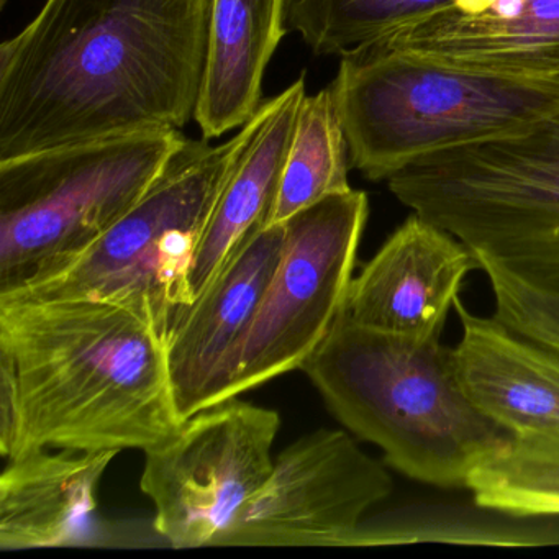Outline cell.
I'll use <instances>...</instances> for the list:
<instances>
[{"label": "cell", "instance_id": "obj_23", "mask_svg": "<svg viewBox=\"0 0 559 559\" xmlns=\"http://www.w3.org/2000/svg\"><path fill=\"white\" fill-rule=\"evenodd\" d=\"M22 431L21 392L14 368L0 355V454L4 460L14 456Z\"/></svg>", "mask_w": 559, "mask_h": 559}, {"label": "cell", "instance_id": "obj_3", "mask_svg": "<svg viewBox=\"0 0 559 559\" xmlns=\"http://www.w3.org/2000/svg\"><path fill=\"white\" fill-rule=\"evenodd\" d=\"M300 369L343 427L418 483L466 487L510 437L464 394L441 336L405 338L342 313Z\"/></svg>", "mask_w": 559, "mask_h": 559}, {"label": "cell", "instance_id": "obj_1", "mask_svg": "<svg viewBox=\"0 0 559 559\" xmlns=\"http://www.w3.org/2000/svg\"><path fill=\"white\" fill-rule=\"evenodd\" d=\"M212 0H47L0 45V162L195 119Z\"/></svg>", "mask_w": 559, "mask_h": 559}, {"label": "cell", "instance_id": "obj_9", "mask_svg": "<svg viewBox=\"0 0 559 559\" xmlns=\"http://www.w3.org/2000/svg\"><path fill=\"white\" fill-rule=\"evenodd\" d=\"M281 417L228 399L145 451L140 487L155 507L153 528L173 548L214 546L273 471Z\"/></svg>", "mask_w": 559, "mask_h": 559}, {"label": "cell", "instance_id": "obj_12", "mask_svg": "<svg viewBox=\"0 0 559 559\" xmlns=\"http://www.w3.org/2000/svg\"><path fill=\"white\" fill-rule=\"evenodd\" d=\"M284 238L286 224L258 228L169 335V376L182 421L221 404L235 356L280 263Z\"/></svg>", "mask_w": 559, "mask_h": 559}, {"label": "cell", "instance_id": "obj_22", "mask_svg": "<svg viewBox=\"0 0 559 559\" xmlns=\"http://www.w3.org/2000/svg\"><path fill=\"white\" fill-rule=\"evenodd\" d=\"M479 261L496 299V317L525 338L559 352V296L542 293L489 261Z\"/></svg>", "mask_w": 559, "mask_h": 559}, {"label": "cell", "instance_id": "obj_8", "mask_svg": "<svg viewBox=\"0 0 559 559\" xmlns=\"http://www.w3.org/2000/svg\"><path fill=\"white\" fill-rule=\"evenodd\" d=\"M366 192L349 189L286 224L283 253L238 348L222 402L302 368L342 316L368 222Z\"/></svg>", "mask_w": 559, "mask_h": 559}, {"label": "cell", "instance_id": "obj_5", "mask_svg": "<svg viewBox=\"0 0 559 559\" xmlns=\"http://www.w3.org/2000/svg\"><path fill=\"white\" fill-rule=\"evenodd\" d=\"M388 188L477 260L559 296V107L513 135L427 156Z\"/></svg>", "mask_w": 559, "mask_h": 559}, {"label": "cell", "instance_id": "obj_13", "mask_svg": "<svg viewBox=\"0 0 559 559\" xmlns=\"http://www.w3.org/2000/svg\"><path fill=\"white\" fill-rule=\"evenodd\" d=\"M376 45L464 70L559 78V0H456Z\"/></svg>", "mask_w": 559, "mask_h": 559}, {"label": "cell", "instance_id": "obj_7", "mask_svg": "<svg viewBox=\"0 0 559 559\" xmlns=\"http://www.w3.org/2000/svg\"><path fill=\"white\" fill-rule=\"evenodd\" d=\"M188 136L163 129L0 162V294L83 253L163 175Z\"/></svg>", "mask_w": 559, "mask_h": 559}, {"label": "cell", "instance_id": "obj_20", "mask_svg": "<svg viewBox=\"0 0 559 559\" xmlns=\"http://www.w3.org/2000/svg\"><path fill=\"white\" fill-rule=\"evenodd\" d=\"M456 0H289L287 28L319 57H343L430 17Z\"/></svg>", "mask_w": 559, "mask_h": 559}, {"label": "cell", "instance_id": "obj_18", "mask_svg": "<svg viewBox=\"0 0 559 559\" xmlns=\"http://www.w3.org/2000/svg\"><path fill=\"white\" fill-rule=\"evenodd\" d=\"M349 166L348 142L329 87L304 97L266 227L284 224L317 202L349 191Z\"/></svg>", "mask_w": 559, "mask_h": 559}, {"label": "cell", "instance_id": "obj_11", "mask_svg": "<svg viewBox=\"0 0 559 559\" xmlns=\"http://www.w3.org/2000/svg\"><path fill=\"white\" fill-rule=\"evenodd\" d=\"M476 270L467 245L412 212L353 277L342 313L391 335L441 336L464 280Z\"/></svg>", "mask_w": 559, "mask_h": 559}, {"label": "cell", "instance_id": "obj_17", "mask_svg": "<svg viewBox=\"0 0 559 559\" xmlns=\"http://www.w3.org/2000/svg\"><path fill=\"white\" fill-rule=\"evenodd\" d=\"M289 0H212L207 57L195 122L202 139L247 126L263 104V80L287 32Z\"/></svg>", "mask_w": 559, "mask_h": 559}, {"label": "cell", "instance_id": "obj_10", "mask_svg": "<svg viewBox=\"0 0 559 559\" xmlns=\"http://www.w3.org/2000/svg\"><path fill=\"white\" fill-rule=\"evenodd\" d=\"M392 487L388 467L346 431L320 428L281 451L214 546H352Z\"/></svg>", "mask_w": 559, "mask_h": 559}, {"label": "cell", "instance_id": "obj_21", "mask_svg": "<svg viewBox=\"0 0 559 559\" xmlns=\"http://www.w3.org/2000/svg\"><path fill=\"white\" fill-rule=\"evenodd\" d=\"M546 530L509 528L460 520H384L365 522L353 538L352 546L407 545V543L441 542L461 545L536 546L558 543L546 538Z\"/></svg>", "mask_w": 559, "mask_h": 559}, {"label": "cell", "instance_id": "obj_2", "mask_svg": "<svg viewBox=\"0 0 559 559\" xmlns=\"http://www.w3.org/2000/svg\"><path fill=\"white\" fill-rule=\"evenodd\" d=\"M0 355L11 361L21 392L14 456L34 448L145 453L185 424L168 336L132 307L0 296Z\"/></svg>", "mask_w": 559, "mask_h": 559}, {"label": "cell", "instance_id": "obj_16", "mask_svg": "<svg viewBox=\"0 0 559 559\" xmlns=\"http://www.w3.org/2000/svg\"><path fill=\"white\" fill-rule=\"evenodd\" d=\"M306 96L302 74L283 93L261 104L253 135L222 191L199 245L191 276L194 304L224 273L245 241L258 228L266 227Z\"/></svg>", "mask_w": 559, "mask_h": 559}, {"label": "cell", "instance_id": "obj_14", "mask_svg": "<svg viewBox=\"0 0 559 559\" xmlns=\"http://www.w3.org/2000/svg\"><path fill=\"white\" fill-rule=\"evenodd\" d=\"M453 309L461 338L451 358L464 394L509 433L559 438V352L474 316L460 297Z\"/></svg>", "mask_w": 559, "mask_h": 559}, {"label": "cell", "instance_id": "obj_6", "mask_svg": "<svg viewBox=\"0 0 559 559\" xmlns=\"http://www.w3.org/2000/svg\"><path fill=\"white\" fill-rule=\"evenodd\" d=\"M257 126L221 145L186 140L150 191L83 253L0 296L96 299L145 313L166 336L191 309L199 245Z\"/></svg>", "mask_w": 559, "mask_h": 559}, {"label": "cell", "instance_id": "obj_4", "mask_svg": "<svg viewBox=\"0 0 559 559\" xmlns=\"http://www.w3.org/2000/svg\"><path fill=\"white\" fill-rule=\"evenodd\" d=\"M330 84L349 162L388 181L435 153L503 139L559 107V78L486 73L381 45L343 55Z\"/></svg>", "mask_w": 559, "mask_h": 559}, {"label": "cell", "instance_id": "obj_15", "mask_svg": "<svg viewBox=\"0 0 559 559\" xmlns=\"http://www.w3.org/2000/svg\"><path fill=\"white\" fill-rule=\"evenodd\" d=\"M119 451L34 448L0 476V549L63 548L94 535L97 489Z\"/></svg>", "mask_w": 559, "mask_h": 559}, {"label": "cell", "instance_id": "obj_19", "mask_svg": "<svg viewBox=\"0 0 559 559\" xmlns=\"http://www.w3.org/2000/svg\"><path fill=\"white\" fill-rule=\"evenodd\" d=\"M479 509L502 515L559 516V438L512 435L466 480Z\"/></svg>", "mask_w": 559, "mask_h": 559}]
</instances>
